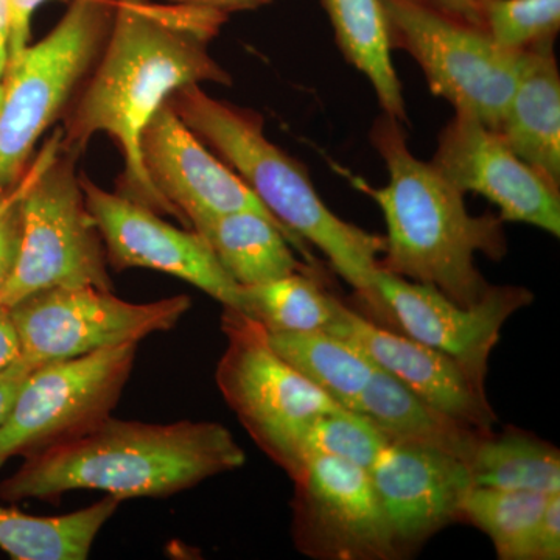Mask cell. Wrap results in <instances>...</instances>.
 <instances>
[{"instance_id": "obj_1", "label": "cell", "mask_w": 560, "mask_h": 560, "mask_svg": "<svg viewBox=\"0 0 560 560\" xmlns=\"http://www.w3.org/2000/svg\"><path fill=\"white\" fill-rule=\"evenodd\" d=\"M226 16L205 7L114 0L108 38L61 128L62 149L79 156L94 136L113 139L124 158L119 194L175 217L184 228L183 217L147 175L140 138L173 92L231 84L230 73L209 54Z\"/></svg>"}, {"instance_id": "obj_2", "label": "cell", "mask_w": 560, "mask_h": 560, "mask_svg": "<svg viewBox=\"0 0 560 560\" xmlns=\"http://www.w3.org/2000/svg\"><path fill=\"white\" fill-rule=\"evenodd\" d=\"M245 451L217 422L145 423L109 418L86 433L25 456L0 499L54 500L101 490L117 500L167 497L241 469Z\"/></svg>"}, {"instance_id": "obj_3", "label": "cell", "mask_w": 560, "mask_h": 560, "mask_svg": "<svg viewBox=\"0 0 560 560\" xmlns=\"http://www.w3.org/2000/svg\"><path fill=\"white\" fill-rule=\"evenodd\" d=\"M385 161L389 180L375 189L355 179L382 209L385 250L378 268L401 279L433 287L455 304L470 307L488 293L490 283L475 265L478 253L501 260L508 253L504 221L471 215L464 194L433 164L408 149L400 121L383 113L371 131Z\"/></svg>"}, {"instance_id": "obj_4", "label": "cell", "mask_w": 560, "mask_h": 560, "mask_svg": "<svg viewBox=\"0 0 560 560\" xmlns=\"http://www.w3.org/2000/svg\"><path fill=\"white\" fill-rule=\"evenodd\" d=\"M167 105L241 176L287 231L327 257L330 267L359 294L375 319L388 324V313L375 289L385 237L335 215L320 200L304 165L265 136L259 114L213 98L201 90V84L173 92Z\"/></svg>"}, {"instance_id": "obj_5", "label": "cell", "mask_w": 560, "mask_h": 560, "mask_svg": "<svg viewBox=\"0 0 560 560\" xmlns=\"http://www.w3.org/2000/svg\"><path fill=\"white\" fill-rule=\"evenodd\" d=\"M114 0H72L49 35L9 57L0 102V194L20 183L40 138L101 57Z\"/></svg>"}, {"instance_id": "obj_6", "label": "cell", "mask_w": 560, "mask_h": 560, "mask_svg": "<svg viewBox=\"0 0 560 560\" xmlns=\"http://www.w3.org/2000/svg\"><path fill=\"white\" fill-rule=\"evenodd\" d=\"M62 145V143H61ZM79 154L62 149L20 201V254L0 307L51 289L113 291L101 231L88 209Z\"/></svg>"}, {"instance_id": "obj_7", "label": "cell", "mask_w": 560, "mask_h": 560, "mask_svg": "<svg viewBox=\"0 0 560 560\" xmlns=\"http://www.w3.org/2000/svg\"><path fill=\"white\" fill-rule=\"evenodd\" d=\"M226 349L217 364L221 396L265 455L293 477L313 419L335 404L272 349L267 330L243 312L224 308Z\"/></svg>"}, {"instance_id": "obj_8", "label": "cell", "mask_w": 560, "mask_h": 560, "mask_svg": "<svg viewBox=\"0 0 560 560\" xmlns=\"http://www.w3.org/2000/svg\"><path fill=\"white\" fill-rule=\"evenodd\" d=\"M390 47L407 50L431 92L455 113L499 128L521 73V54L501 49L475 25L425 0H382Z\"/></svg>"}, {"instance_id": "obj_9", "label": "cell", "mask_w": 560, "mask_h": 560, "mask_svg": "<svg viewBox=\"0 0 560 560\" xmlns=\"http://www.w3.org/2000/svg\"><path fill=\"white\" fill-rule=\"evenodd\" d=\"M136 350L138 345L116 346L32 370L0 427V467L108 419L130 378Z\"/></svg>"}, {"instance_id": "obj_10", "label": "cell", "mask_w": 560, "mask_h": 560, "mask_svg": "<svg viewBox=\"0 0 560 560\" xmlns=\"http://www.w3.org/2000/svg\"><path fill=\"white\" fill-rule=\"evenodd\" d=\"M190 307L186 294L136 304L113 291L51 289L9 311L20 338V359L35 370L50 361L138 345L150 335L172 330Z\"/></svg>"}, {"instance_id": "obj_11", "label": "cell", "mask_w": 560, "mask_h": 560, "mask_svg": "<svg viewBox=\"0 0 560 560\" xmlns=\"http://www.w3.org/2000/svg\"><path fill=\"white\" fill-rule=\"evenodd\" d=\"M291 533L316 560L401 558L371 474L330 456H307L291 477Z\"/></svg>"}, {"instance_id": "obj_12", "label": "cell", "mask_w": 560, "mask_h": 560, "mask_svg": "<svg viewBox=\"0 0 560 560\" xmlns=\"http://www.w3.org/2000/svg\"><path fill=\"white\" fill-rule=\"evenodd\" d=\"M88 209L97 223L108 264L116 270L165 272L205 291L223 308L242 312V287L221 267L194 230H179L161 213L116 191L102 189L81 173Z\"/></svg>"}, {"instance_id": "obj_13", "label": "cell", "mask_w": 560, "mask_h": 560, "mask_svg": "<svg viewBox=\"0 0 560 560\" xmlns=\"http://www.w3.org/2000/svg\"><path fill=\"white\" fill-rule=\"evenodd\" d=\"M375 289L381 294L389 324L400 334L451 357L485 388L490 353L500 340L504 323L528 307L533 293L525 287L490 285L470 307L422 283L401 279L378 268Z\"/></svg>"}, {"instance_id": "obj_14", "label": "cell", "mask_w": 560, "mask_h": 560, "mask_svg": "<svg viewBox=\"0 0 560 560\" xmlns=\"http://www.w3.org/2000/svg\"><path fill=\"white\" fill-rule=\"evenodd\" d=\"M433 167L456 189L488 198L500 219L560 237L559 184L518 158L488 125L455 113L442 131Z\"/></svg>"}, {"instance_id": "obj_15", "label": "cell", "mask_w": 560, "mask_h": 560, "mask_svg": "<svg viewBox=\"0 0 560 560\" xmlns=\"http://www.w3.org/2000/svg\"><path fill=\"white\" fill-rule=\"evenodd\" d=\"M370 474L401 558L460 522V503L474 488L464 460L394 442L385 445Z\"/></svg>"}, {"instance_id": "obj_16", "label": "cell", "mask_w": 560, "mask_h": 560, "mask_svg": "<svg viewBox=\"0 0 560 560\" xmlns=\"http://www.w3.org/2000/svg\"><path fill=\"white\" fill-rule=\"evenodd\" d=\"M327 331L363 350L375 366L388 372L431 407L481 433L493 431L497 415L486 388L471 381L441 350L383 327L342 302L337 320Z\"/></svg>"}, {"instance_id": "obj_17", "label": "cell", "mask_w": 560, "mask_h": 560, "mask_svg": "<svg viewBox=\"0 0 560 560\" xmlns=\"http://www.w3.org/2000/svg\"><path fill=\"white\" fill-rule=\"evenodd\" d=\"M140 151L151 183L183 217L186 228L187 215L194 212L254 210L275 219L241 176L210 151L167 103L143 128Z\"/></svg>"}, {"instance_id": "obj_18", "label": "cell", "mask_w": 560, "mask_h": 560, "mask_svg": "<svg viewBox=\"0 0 560 560\" xmlns=\"http://www.w3.org/2000/svg\"><path fill=\"white\" fill-rule=\"evenodd\" d=\"M187 226L205 238L237 285H259L293 272L316 270L307 243L264 213L194 212L187 215Z\"/></svg>"}, {"instance_id": "obj_19", "label": "cell", "mask_w": 560, "mask_h": 560, "mask_svg": "<svg viewBox=\"0 0 560 560\" xmlns=\"http://www.w3.org/2000/svg\"><path fill=\"white\" fill-rule=\"evenodd\" d=\"M497 131L560 186V75L555 40L522 51L521 73Z\"/></svg>"}, {"instance_id": "obj_20", "label": "cell", "mask_w": 560, "mask_h": 560, "mask_svg": "<svg viewBox=\"0 0 560 560\" xmlns=\"http://www.w3.org/2000/svg\"><path fill=\"white\" fill-rule=\"evenodd\" d=\"M355 411L370 419L388 442L431 448L466 464L488 434L431 407L381 368L361 393Z\"/></svg>"}, {"instance_id": "obj_21", "label": "cell", "mask_w": 560, "mask_h": 560, "mask_svg": "<svg viewBox=\"0 0 560 560\" xmlns=\"http://www.w3.org/2000/svg\"><path fill=\"white\" fill-rule=\"evenodd\" d=\"M346 60L374 88L383 113L407 120L399 77L390 58V40L382 0H320Z\"/></svg>"}, {"instance_id": "obj_22", "label": "cell", "mask_w": 560, "mask_h": 560, "mask_svg": "<svg viewBox=\"0 0 560 560\" xmlns=\"http://www.w3.org/2000/svg\"><path fill=\"white\" fill-rule=\"evenodd\" d=\"M120 500L106 495L84 510L36 517L0 508V550L16 560H83Z\"/></svg>"}, {"instance_id": "obj_23", "label": "cell", "mask_w": 560, "mask_h": 560, "mask_svg": "<svg viewBox=\"0 0 560 560\" xmlns=\"http://www.w3.org/2000/svg\"><path fill=\"white\" fill-rule=\"evenodd\" d=\"M467 466L480 488L560 492L559 448L529 431H490L478 441Z\"/></svg>"}, {"instance_id": "obj_24", "label": "cell", "mask_w": 560, "mask_h": 560, "mask_svg": "<svg viewBox=\"0 0 560 560\" xmlns=\"http://www.w3.org/2000/svg\"><path fill=\"white\" fill-rule=\"evenodd\" d=\"M268 340L287 363L348 410L355 411L361 393L377 370L363 350L329 331L268 334Z\"/></svg>"}, {"instance_id": "obj_25", "label": "cell", "mask_w": 560, "mask_h": 560, "mask_svg": "<svg viewBox=\"0 0 560 560\" xmlns=\"http://www.w3.org/2000/svg\"><path fill=\"white\" fill-rule=\"evenodd\" d=\"M340 304L337 296L320 285L316 270L242 287V312L268 334L327 331L337 320Z\"/></svg>"}, {"instance_id": "obj_26", "label": "cell", "mask_w": 560, "mask_h": 560, "mask_svg": "<svg viewBox=\"0 0 560 560\" xmlns=\"http://www.w3.org/2000/svg\"><path fill=\"white\" fill-rule=\"evenodd\" d=\"M550 495L474 486L460 503V522L482 530L500 560H533L534 537Z\"/></svg>"}, {"instance_id": "obj_27", "label": "cell", "mask_w": 560, "mask_h": 560, "mask_svg": "<svg viewBox=\"0 0 560 560\" xmlns=\"http://www.w3.org/2000/svg\"><path fill=\"white\" fill-rule=\"evenodd\" d=\"M386 444L370 419L338 407L312 420L302 438L301 463L307 456H330L371 471Z\"/></svg>"}, {"instance_id": "obj_28", "label": "cell", "mask_w": 560, "mask_h": 560, "mask_svg": "<svg viewBox=\"0 0 560 560\" xmlns=\"http://www.w3.org/2000/svg\"><path fill=\"white\" fill-rule=\"evenodd\" d=\"M482 28L501 49L521 54L556 40L560 0H489Z\"/></svg>"}, {"instance_id": "obj_29", "label": "cell", "mask_w": 560, "mask_h": 560, "mask_svg": "<svg viewBox=\"0 0 560 560\" xmlns=\"http://www.w3.org/2000/svg\"><path fill=\"white\" fill-rule=\"evenodd\" d=\"M61 138V128H58V130H55L54 135L44 142V145L40 147L39 153L33 158L31 165H28V168L20 179V183H18L16 186L11 187L10 190L0 194V217H2L10 208H13V206L24 197L25 191L31 189L33 180L38 178L39 173L43 172L44 168L55 160V158H57V154L60 153L62 147Z\"/></svg>"}, {"instance_id": "obj_30", "label": "cell", "mask_w": 560, "mask_h": 560, "mask_svg": "<svg viewBox=\"0 0 560 560\" xmlns=\"http://www.w3.org/2000/svg\"><path fill=\"white\" fill-rule=\"evenodd\" d=\"M560 559V492L548 497L547 506L537 526L533 560Z\"/></svg>"}, {"instance_id": "obj_31", "label": "cell", "mask_w": 560, "mask_h": 560, "mask_svg": "<svg viewBox=\"0 0 560 560\" xmlns=\"http://www.w3.org/2000/svg\"><path fill=\"white\" fill-rule=\"evenodd\" d=\"M20 201L0 217V293L5 289L20 254L22 234Z\"/></svg>"}, {"instance_id": "obj_32", "label": "cell", "mask_w": 560, "mask_h": 560, "mask_svg": "<svg viewBox=\"0 0 560 560\" xmlns=\"http://www.w3.org/2000/svg\"><path fill=\"white\" fill-rule=\"evenodd\" d=\"M9 2V57L31 44L32 18L49 0H7Z\"/></svg>"}, {"instance_id": "obj_33", "label": "cell", "mask_w": 560, "mask_h": 560, "mask_svg": "<svg viewBox=\"0 0 560 560\" xmlns=\"http://www.w3.org/2000/svg\"><path fill=\"white\" fill-rule=\"evenodd\" d=\"M33 368L18 359L13 364L0 371V427L9 418L22 383L31 374Z\"/></svg>"}, {"instance_id": "obj_34", "label": "cell", "mask_w": 560, "mask_h": 560, "mask_svg": "<svg viewBox=\"0 0 560 560\" xmlns=\"http://www.w3.org/2000/svg\"><path fill=\"white\" fill-rule=\"evenodd\" d=\"M425 2L444 11V13L451 14L456 20L482 28L485 11L489 0H425Z\"/></svg>"}, {"instance_id": "obj_35", "label": "cell", "mask_w": 560, "mask_h": 560, "mask_svg": "<svg viewBox=\"0 0 560 560\" xmlns=\"http://www.w3.org/2000/svg\"><path fill=\"white\" fill-rule=\"evenodd\" d=\"M21 357L20 338L14 329L10 311L0 307V371L13 364Z\"/></svg>"}, {"instance_id": "obj_36", "label": "cell", "mask_w": 560, "mask_h": 560, "mask_svg": "<svg viewBox=\"0 0 560 560\" xmlns=\"http://www.w3.org/2000/svg\"><path fill=\"white\" fill-rule=\"evenodd\" d=\"M168 2L179 3V5L205 7V9L219 10L228 14L231 11L257 9L271 0H168Z\"/></svg>"}, {"instance_id": "obj_37", "label": "cell", "mask_w": 560, "mask_h": 560, "mask_svg": "<svg viewBox=\"0 0 560 560\" xmlns=\"http://www.w3.org/2000/svg\"><path fill=\"white\" fill-rule=\"evenodd\" d=\"M0 102H2V81H0Z\"/></svg>"}]
</instances>
